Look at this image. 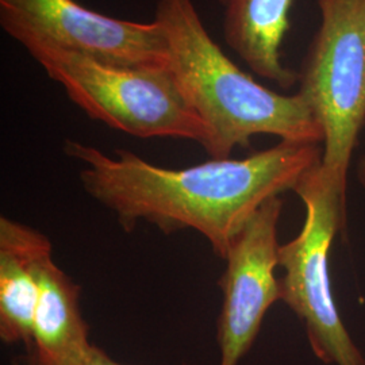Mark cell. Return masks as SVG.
<instances>
[{
	"instance_id": "obj_2",
	"label": "cell",
	"mask_w": 365,
	"mask_h": 365,
	"mask_svg": "<svg viewBox=\"0 0 365 365\" xmlns=\"http://www.w3.org/2000/svg\"><path fill=\"white\" fill-rule=\"evenodd\" d=\"M168 68L185 102L209 131L210 158H230L255 135L294 144L324 145V130L299 92L283 95L242 71L210 36L194 0H158Z\"/></svg>"
},
{
	"instance_id": "obj_13",
	"label": "cell",
	"mask_w": 365,
	"mask_h": 365,
	"mask_svg": "<svg viewBox=\"0 0 365 365\" xmlns=\"http://www.w3.org/2000/svg\"><path fill=\"white\" fill-rule=\"evenodd\" d=\"M357 178H359V182H361V185L365 187V156L361 158V161L359 164Z\"/></svg>"
},
{
	"instance_id": "obj_3",
	"label": "cell",
	"mask_w": 365,
	"mask_h": 365,
	"mask_svg": "<svg viewBox=\"0 0 365 365\" xmlns=\"http://www.w3.org/2000/svg\"><path fill=\"white\" fill-rule=\"evenodd\" d=\"M0 25L93 120L138 138L207 144L206 125L185 102L168 66L102 61L66 49L9 15L0 14Z\"/></svg>"
},
{
	"instance_id": "obj_11",
	"label": "cell",
	"mask_w": 365,
	"mask_h": 365,
	"mask_svg": "<svg viewBox=\"0 0 365 365\" xmlns=\"http://www.w3.org/2000/svg\"><path fill=\"white\" fill-rule=\"evenodd\" d=\"M73 365H125L113 360L107 353L92 344L91 348L84 353Z\"/></svg>"
},
{
	"instance_id": "obj_5",
	"label": "cell",
	"mask_w": 365,
	"mask_h": 365,
	"mask_svg": "<svg viewBox=\"0 0 365 365\" xmlns=\"http://www.w3.org/2000/svg\"><path fill=\"white\" fill-rule=\"evenodd\" d=\"M304 205L299 235L279 249L282 300L304 322L310 348L327 365H365L339 315L329 271L334 237L345 232L346 195L318 164L294 190Z\"/></svg>"
},
{
	"instance_id": "obj_6",
	"label": "cell",
	"mask_w": 365,
	"mask_h": 365,
	"mask_svg": "<svg viewBox=\"0 0 365 365\" xmlns=\"http://www.w3.org/2000/svg\"><path fill=\"white\" fill-rule=\"evenodd\" d=\"M283 200L274 196L249 220L225 257L220 280L222 307L218 319L220 365H238L257 339L262 319L282 300L277 225Z\"/></svg>"
},
{
	"instance_id": "obj_12",
	"label": "cell",
	"mask_w": 365,
	"mask_h": 365,
	"mask_svg": "<svg viewBox=\"0 0 365 365\" xmlns=\"http://www.w3.org/2000/svg\"><path fill=\"white\" fill-rule=\"evenodd\" d=\"M13 365H43L39 361L36 352L31 348H26L24 356H18L13 360Z\"/></svg>"
},
{
	"instance_id": "obj_4",
	"label": "cell",
	"mask_w": 365,
	"mask_h": 365,
	"mask_svg": "<svg viewBox=\"0 0 365 365\" xmlns=\"http://www.w3.org/2000/svg\"><path fill=\"white\" fill-rule=\"evenodd\" d=\"M315 3L319 24L298 71V92L324 130L321 165L346 195L365 123V0Z\"/></svg>"
},
{
	"instance_id": "obj_1",
	"label": "cell",
	"mask_w": 365,
	"mask_h": 365,
	"mask_svg": "<svg viewBox=\"0 0 365 365\" xmlns=\"http://www.w3.org/2000/svg\"><path fill=\"white\" fill-rule=\"evenodd\" d=\"M64 152L83 164L86 192L111 210L125 232L138 222L165 235L195 230L222 260L265 202L294 191L322 161V145L284 141L245 158H210L180 170L155 165L126 149L110 156L73 140L66 141Z\"/></svg>"
},
{
	"instance_id": "obj_10",
	"label": "cell",
	"mask_w": 365,
	"mask_h": 365,
	"mask_svg": "<svg viewBox=\"0 0 365 365\" xmlns=\"http://www.w3.org/2000/svg\"><path fill=\"white\" fill-rule=\"evenodd\" d=\"M49 238L21 222L0 218V339L33 345L38 302L36 257Z\"/></svg>"
},
{
	"instance_id": "obj_7",
	"label": "cell",
	"mask_w": 365,
	"mask_h": 365,
	"mask_svg": "<svg viewBox=\"0 0 365 365\" xmlns=\"http://www.w3.org/2000/svg\"><path fill=\"white\" fill-rule=\"evenodd\" d=\"M0 14L18 19L66 49L102 61L168 66L167 41L155 19H119L76 0H0Z\"/></svg>"
},
{
	"instance_id": "obj_8",
	"label": "cell",
	"mask_w": 365,
	"mask_h": 365,
	"mask_svg": "<svg viewBox=\"0 0 365 365\" xmlns=\"http://www.w3.org/2000/svg\"><path fill=\"white\" fill-rule=\"evenodd\" d=\"M36 274L38 302L29 348L43 365H73L92 345L80 307L81 288L53 260L51 241L36 257Z\"/></svg>"
},
{
	"instance_id": "obj_9",
	"label": "cell",
	"mask_w": 365,
	"mask_h": 365,
	"mask_svg": "<svg viewBox=\"0 0 365 365\" xmlns=\"http://www.w3.org/2000/svg\"><path fill=\"white\" fill-rule=\"evenodd\" d=\"M226 46L249 71L280 88L298 83V72L282 60L294 0H215Z\"/></svg>"
}]
</instances>
